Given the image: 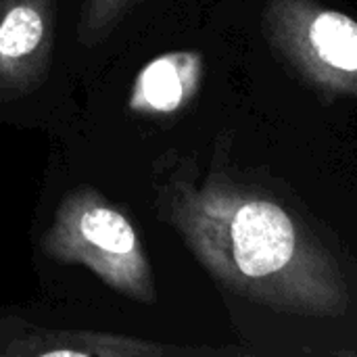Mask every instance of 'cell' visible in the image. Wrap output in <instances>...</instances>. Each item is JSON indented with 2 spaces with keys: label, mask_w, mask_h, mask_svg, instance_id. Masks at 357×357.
Here are the masks:
<instances>
[{
  "label": "cell",
  "mask_w": 357,
  "mask_h": 357,
  "mask_svg": "<svg viewBox=\"0 0 357 357\" xmlns=\"http://www.w3.org/2000/svg\"><path fill=\"white\" fill-rule=\"evenodd\" d=\"M155 211L226 291L268 310L337 318L345 274L322 241L278 201L222 172L199 176L174 153L153 165Z\"/></svg>",
  "instance_id": "6da1fadb"
},
{
  "label": "cell",
  "mask_w": 357,
  "mask_h": 357,
  "mask_svg": "<svg viewBox=\"0 0 357 357\" xmlns=\"http://www.w3.org/2000/svg\"><path fill=\"white\" fill-rule=\"evenodd\" d=\"M40 247L48 259L82 266L136 303H157L155 272L136 224L90 184L63 195Z\"/></svg>",
  "instance_id": "7a4b0ae2"
},
{
  "label": "cell",
  "mask_w": 357,
  "mask_h": 357,
  "mask_svg": "<svg viewBox=\"0 0 357 357\" xmlns=\"http://www.w3.org/2000/svg\"><path fill=\"white\" fill-rule=\"evenodd\" d=\"M264 31L274 52L316 90L357 96V21L318 0H270Z\"/></svg>",
  "instance_id": "3957f363"
},
{
  "label": "cell",
  "mask_w": 357,
  "mask_h": 357,
  "mask_svg": "<svg viewBox=\"0 0 357 357\" xmlns=\"http://www.w3.org/2000/svg\"><path fill=\"white\" fill-rule=\"evenodd\" d=\"M56 0L0 2V100L38 90L54 52Z\"/></svg>",
  "instance_id": "277c9868"
},
{
  "label": "cell",
  "mask_w": 357,
  "mask_h": 357,
  "mask_svg": "<svg viewBox=\"0 0 357 357\" xmlns=\"http://www.w3.org/2000/svg\"><path fill=\"white\" fill-rule=\"evenodd\" d=\"M199 354L205 351L119 333L52 328L19 316H0V357H174Z\"/></svg>",
  "instance_id": "5b68a950"
},
{
  "label": "cell",
  "mask_w": 357,
  "mask_h": 357,
  "mask_svg": "<svg viewBox=\"0 0 357 357\" xmlns=\"http://www.w3.org/2000/svg\"><path fill=\"white\" fill-rule=\"evenodd\" d=\"M203 54L172 50L149 61L136 75L128 107L136 115L167 117L192 102L203 82Z\"/></svg>",
  "instance_id": "8992f818"
},
{
  "label": "cell",
  "mask_w": 357,
  "mask_h": 357,
  "mask_svg": "<svg viewBox=\"0 0 357 357\" xmlns=\"http://www.w3.org/2000/svg\"><path fill=\"white\" fill-rule=\"evenodd\" d=\"M140 0H84L77 15L75 36L86 48H94L121 25Z\"/></svg>",
  "instance_id": "52a82bcc"
},
{
  "label": "cell",
  "mask_w": 357,
  "mask_h": 357,
  "mask_svg": "<svg viewBox=\"0 0 357 357\" xmlns=\"http://www.w3.org/2000/svg\"><path fill=\"white\" fill-rule=\"evenodd\" d=\"M0 2H2V0H0Z\"/></svg>",
  "instance_id": "ba28073f"
}]
</instances>
